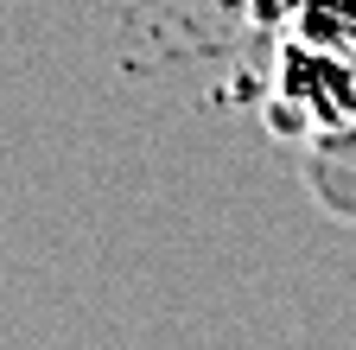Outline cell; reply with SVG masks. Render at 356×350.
<instances>
[{"instance_id": "cell-2", "label": "cell", "mask_w": 356, "mask_h": 350, "mask_svg": "<svg viewBox=\"0 0 356 350\" xmlns=\"http://www.w3.org/2000/svg\"><path fill=\"white\" fill-rule=\"evenodd\" d=\"M261 19H274L286 45L356 64V0H280V13H261Z\"/></svg>"}, {"instance_id": "cell-1", "label": "cell", "mask_w": 356, "mask_h": 350, "mask_svg": "<svg viewBox=\"0 0 356 350\" xmlns=\"http://www.w3.org/2000/svg\"><path fill=\"white\" fill-rule=\"evenodd\" d=\"M267 121H274V134L305 141V147L356 134V64L280 38L274 77H267Z\"/></svg>"}]
</instances>
